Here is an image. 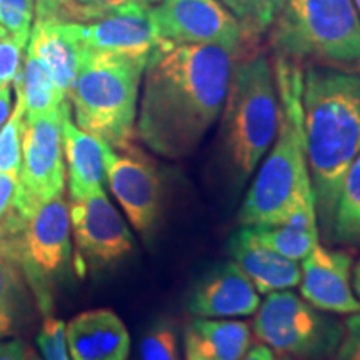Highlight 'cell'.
Returning <instances> with one entry per match:
<instances>
[{
	"label": "cell",
	"instance_id": "cell-1",
	"mask_svg": "<svg viewBox=\"0 0 360 360\" xmlns=\"http://www.w3.org/2000/svg\"><path fill=\"white\" fill-rule=\"evenodd\" d=\"M238 49L162 42L148 57L137 110L139 139L157 155L186 159L222 114Z\"/></svg>",
	"mask_w": 360,
	"mask_h": 360
},
{
	"label": "cell",
	"instance_id": "cell-2",
	"mask_svg": "<svg viewBox=\"0 0 360 360\" xmlns=\"http://www.w3.org/2000/svg\"><path fill=\"white\" fill-rule=\"evenodd\" d=\"M302 115L317 222L328 238L345 174L360 154L359 72L309 65Z\"/></svg>",
	"mask_w": 360,
	"mask_h": 360
},
{
	"label": "cell",
	"instance_id": "cell-3",
	"mask_svg": "<svg viewBox=\"0 0 360 360\" xmlns=\"http://www.w3.org/2000/svg\"><path fill=\"white\" fill-rule=\"evenodd\" d=\"M278 127L270 154L260 162L238 220L242 225H281L299 210H315L302 115V70L276 58ZM317 212V210H315Z\"/></svg>",
	"mask_w": 360,
	"mask_h": 360
},
{
	"label": "cell",
	"instance_id": "cell-4",
	"mask_svg": "<svg viewBox=\"0 0 360 360\" xmlns=\"http://www.w3.org/2000/svg\"><path fill=\"white\" fill-rule=\"evenodd\" d=\"M148 58L82 47L69 94L74 122L115 150L134 146L139 90Z\"/></svg>",
	"mask_w": 360,
	"mask_h": 360
},
{
	"label": "cell",
	"instance_id": "cell-5",
	"mask_svg": "<svg viewBox=\"0 0 360 360\" xmlns=\"http://www.w3.org/2000/svg\"><path fill=\"white\" fill-rule=\"evenodd\" d=\"M222 114L224 157L233 182L242 186L257 170L278 127L276 74L264 52L238 51Z\"/></svg>",
	"mask_w": 360,
	"mask_h": 360
},
{
	"label": "cell",
	"instance_id": "cell-6",
	"mask_svg": "<svg viewBox=\"0 0 360 360\" xmlns=\"http://www.w3.org/2000/svg\"><path fill=\"white\" fill-rule=\"evenodd\" d=\"M270 29L276 58L360 74V15L354 0H285Z\"/></svg>",
	"mask_w": 360,
	"mask_h": 360
},
{
	"label": "cell",
	"instance_id": "cell-7",
	"mask_svg": "<svg viewBox=\"0 0 360 360\" xmlns=\"http://www.w3.org/2000/svg\"><path fill=\"white\" fill-rule=\"evenodd\" d=\"M69 204L64 195L45 202L30 217L7 215L0 222V242L24 274L39 312L53 315L56 292L72 262Z\"/></svg>",
	"mask_w": 360,
	"mask_h": 360
},
{
	"label": "cell",
	"instance_id": "cell-8",
	"mask_svg": "<svg viewBox=\"0 0 360 360\" xmlns=\"http://www.w3.org/2000/svg\"><path fill=\"white\" fill-rule=\"evenodd\" d=\"M255 335L267 347L299 360H323L339 347L344 326L290 290L270 292L259 305Z\"/></svg>",
	"mask_w": 360,
	"mask_h": 360
},
{
	"label": "cell",
	"instance_id": "cell-9",
	"mask_svg": "<svg viewBox=\"0 0 360 360\" xmlns=\"http://www.w3.org/2000/svg\"><path fill=\"white\" fill-rule=\"evenodd\" d=\"M65 177L58 112L25 117L19 192L12 212L24 219L30 217L45 202L64 195Z\"/></svg>",
	"mask_w": 360,
	"mask_h": 360
},
{
	"label": "cell",
	"instance_id": "cell-10",
	"mask_svg": "<svg viewBox=\"0 0 360 360\" xmlns=\"http://www.w3.org/2000/svg\"><path fill=\"white\" fill-rule=\"evenodd\" d=\"M69 217L79 274L89 269L109 267L132 252V232L103 191L87 199L70 200Z\"/></svg>",
	"mask_w": 360,
	"mask_h": 360
},
{
	"label": "cell",
	"instance_id": "cell-11",
	"mask_svg": "<svg viewBox=\"0 0 360 360\" xmlns=\"http://www.w3.org/2000/svg\"><path fill=\"white\" fill-rule=\"evenodd\" d=\"M105 179L125 215L141 233L155 229L162 210V180L157 165L135 146L103 147Z\"/></svg>",
	"mask_w": 360,
	"mask_h": 360
},
{
	"label": "cell",
	"instance_id": "cell-12",
	"mask_svg": "<svg viewBox=\"0 0 360 360\" xmlns=\"http://www.w3.org/2000/svg\"><path fill=\"white\" fill-rule=\"evenodd\" d=\"M152 20L160 42L242 49V29L220 0H157Z\"/></svg>",
	"mask_w": 360,
	"mask_h": 360
},
{
	"label": "cell",
	"instance_id": "cell-13",
	"mask_svg": "<svg viewBox=\"0 0 360 360\" xmlns=\"http://www.w3.org/2000/svg\"><path fill=\"white\" fill-rule=\"evenodd\" d=\"M65 29L84 49L150 57L162 44L152 20V4H129L87 22L64 20Z\"/></svg>",
	"mask_w": 360,
	"mask_h": 360
},
{
	"label": "cell",
	"instance_id": "cell-14",
	"mask_svg": "<svg viewBox=\"0 0 360 360\" xmlns=\"http://www.w3.org/2000/svg\"><path fill=\"white\" fill-rule=\"evenodd\" d=\"M259 305L257 289L233 260L202 274L187 297L188 312L202 319L244 317L254 314Z\"/></svg>",
	"mask_w": 360,
	"mask_h": 360
},
{
	"label": "cell",
	"instance_id": "cell-15",
	"mask_svg": "<svg viewBox=\"0 0 360 360\" xmlns=\"http://www.w3.org/2000/svg\"><path fill=\"white\" fill-rule=\"evenodd\" d=\"M352 257L344 250L317 245L302 259L300 292L315 309L332 314H357L360 300L350 283Z\"/></svg>",
	"mask_w": 360,
	"mask_h": 360
},
{
	"label": "cell",
	"instance_id": "cell-16",
	"mask_svg": "<svg viewBox=\"0 0 360 360\" xmlns=\"http://www.w3.org/2000/svg\"><path fill=\"white\" fill-rule=\"evenodd\" d=\"M62 148L67 165V187L70 200H82L103 191L105 182V142L85 132L72 117L70 102L65 101L58 110Z\"/></svg>",
	"mask_w": 360,
	"mask_h": 360
},
{
	"label": "cell",
	"instance_id": "cell-17",
	"mask_svg": "<svg viewBox=\"0 0 360 360\" xmlns=\"http://www.w3.org/2000/svg\"><path fill=\"white\" fill-rule=\"evenodd\" d=\"M227 250L260 294L289 290L299 285V262L265 245L250 225H242L232 233Z\"/></svg>",
	"mask_w": 360,
	"mask_h": 360
},
{
	"label": "cell",
	"instance_id": "cell-18",
	"mask_svg": "<svg viewBox=\"0 0 360 360\" xmlns=\"http://www.w3.org/2000/svg\"><path fill=\"white\" fill-rule=\"evenodd\" d=\"M65 337L72 360H129V330L110 309L75 315L65 323Z\"/></svg>",
	"mask_w": 360,
	"mask_h": 360
},
{
	"label": "cell",
	"instance_id": "cell-19",
	"mask_svg": "<svg viewBox=\"0 0 360 360\" xmlns=\"http://www.w3.org/2000/svg\"><path fill=\"white\" fill-rule=\"evenodd\" d=\"M27 47L45 65L58 92L69 98L77 75L82 45L65 29L64 20H34Z\"/></svg>",
	"mask_w": 360,
	"mask_h": 360
},
{
	"label": "cell",
	"instance_id": "cell-20",
	"mask_svg": "<svg viewBox=\"0 0 360 360\" xmlns=\"http://www.w3.org/2000/svg\"><path fill=\"white\" fill-rule=\"evenodd\" d=\"M249 349L245 322L195 317L186 328V360H240Z\"/></svg>",
	"mask_w": 360,
	"mask_h": 360
},
{
	"label": "cell",
	"instance_id": "cell-21",
	"mask_svg": "<svg viewBox=\"0 0 360 360\" xmlns=\"http://www.w3.org/2000/svg\"><path fill=\"white\" fill-rule=\"evenodd\" d=\"M30 294L22 269L0 242V340L13 337L29 314Z\"/></svg>",
	"mask_w": 360,
	"mask_h": 360
},
{
	"label": "cell",
	"instance_id": "cell-22",
	"mask_svg": "<svg viewBox=\"0 0 360 360\" xmlns=\"http://www.w3.org/2000/svg\"><path fill=\"white\" fill-rule=\"evenodd\" d=\"M12 85L24 101L25 117L57 114L62 103L69 101L58 92L45 65L29 47L25 49L20 70Z\"/></svg>",
	"mask_w": 360,
	"mask_h": 360
},
{
	"label": "cell",
	"instance_id": "cell-23",
	"mask_svg": "<svg viewBox=\"0 0 360 360\" xmlns=\"http://www.w3.org/2000/svg\"><path fill=\"white\" fill-rule=\"evenodd\" d=\"M328 240L360 247V154L345 174Z\"/></svg>",
	"mask_w": 360,
	"mask_h": 360
},
{
	"label": "cell",
	"instance_id": "cell-24",
	"mask_svg": "<svg viewBox=\"0 0 360 360\" xmlns=\"http://www.w3.org/2000/svg\"><path fill=\"white\" fill-rule=\"evenodd\" d=\"M242 29V44L255 42L276 22L285 0H220Z\"/></svg>",
	"mask_w": 360,
	"mask_h": 360
},
{
	"label": "cell",
	"instance_id": "cell-25",
	"mask_svg": "<svg viewBox=\"0 0 360 360\" xmlns=\"http://www.w3.org/2000/svg\"><path fill=\"white\" fill-rule=\"evenodd\" d=\"M254 231L265 245L297 262L307 257L310 250L319 244V229L281 224L270 225V227H254Z\"/></svg>",
	"mask_w": 360,
	"mask_h": 360
},
{
	"label": "cell",
	"instance_id": "cell-26",
	"mask_svg": "<svg viewBox=\"0 0 360 360\" xmlns=\"http://www.w3.org/2000/svg\"><path fill=\"white\" fill-rule=\"evenodd\" d=\"M15 92V90H13ZM25 129V105L20 94L15 92V107L4 127L0 129V172L19 177L22 165V139Z\"/></svg>",
	"mask_w": 360,
	"mask_h": 360
},
{
	"label": "cell",
	"instance_id": "cell-27",
	"mask_svg": "<svg viewBox=\"0 0 360 360\" xmlns=\"http://www.w3.org/2000/svg\"><path fill=\"white\" fill-rule=\"evenodd\" d=\"M142 360H179V340L174 323L170 321L155 322L141 342Z\"/></svg>",
	"mask_w": 360,
	"mask_h": 360
},
{
	"label": "cell",
	"instance_id": "cell-28",
	"mask_svg": "<svg viewBox=\"0 0 360 360\" xmlns=\"http://www.w3.org/2000/svg\"><path fill=\"white\" fill-rule=\"evenodd\" d=\"M35 342H37L42 360H72L69 347H67L65 322L60 319L53 315L44 317Z\"/></svg>",
	"mask_w": 360,
	"mask_h": 360
},
{
	"label": "cell",
	"instance_id": "cell-29",
	"mask_svg": "<svg viewBox=\"0 0 360 360\" xmlns=\"http://www.w3.org/2000/svg\"><path fill=\"white\" fill-rule=\"evenodd\" d=\"M35 0H0V25L8 35H30Z\"/></svg>",
	"mask_w": 360,
	"mask_h": 360
},
{
	"label": "cell",
	"instance_id": "cell-30",
	"mask_svg": "<svg viewBox=\"0 0 360 360\" xmlns=\"http://www.w3.org/2000/svg\"><path fill=\"white\" fill-rule=\"evenodd\" d=\"M30 35H7L0 39V90L13 84Z\"/></svg>",
	"mask_w": 360,
	"mask_h": 360
},
{
	"label": "cell",
	"instance_id": "cell-31",
	"mask_svg": "<svg viewBox=\"0 0 360 360\" xmlns=\"http://www.w3.org/2000/svg\"><path fill=\"white\" fill-rule=\"evenodd\" d=\"M72 2H74V11L70 22H87L112 8L129 6V4H155L157 0H72Z\"/></svg>",
	"mask_w": 360,
	"mask_h": 360
},
{
	"label": "cell",
	"instance_id": "cell-32",
	"mask_svg": "<svg viewBox=\"0 0 360 360\" xmlns=\"http://www.w3.org/2000/svg\"><path fill=\"white\" fill-rule=\"evenodd\" d=\"M332 357L334 360H360V312L352 314L345 321L344 335Z\"/></svg>",
	"mask_w": 360,
	"mask_h": 360
},
{
	"label": "cell",
	"instance_id": "cell-33",
	"mask_svg": "<svg viewBox=\"0 0 360 360\" xmlns=\"http://www.w3.org/2000/svg\"><path fill=\"white\" fill-rule=\"evenodd\" d=\"M74 2L72 0H35L34 20H70Z\"/></svg>",
	"mask_w": 360,
	"mask_h": 360
},
{
	"label": "cell",
	"instance_id": "cell-34",
	"mask_svg": "<svg viewBox=\"0 0 360 360\" xmlns=\"http://www.w3.org/2000/svg\"><path fill=\"white\" fill-rule=\"evenodd\" d=\"M19 192V177L0 172V222L11 214Z\"/></svg>",
	"mask_w": 360,
	"mask_h": 360
},
{
	"label": "cell",
	"instance_id": "cell-35",
	"mask_svg": "<svg viewBox=\"0 0 360 360\" xmlns=\"http://www.w3.org/2000/svg\"><path fill=\"white\" fill-rule=\"evenodd\" d=\"M29 350L20 339L0 340V360H29Z\"/></svg>",
	"mask_w": 360,
	"mask_h": 360
},
{
	"label": "cell",
	"instance_id": "cell-36",
	"mask_svg": "<svg viewBox=\"0 0 360 360\" xmlns=\"http://www.w3.org/2000/svg\"><path fill=\"white\" fill-rule=\"evenodd\" d=\"M240 360H278L276 352L265 344H259L250 347Z\"/></svg>",
	"mask_w": 360,
	"mask_h": 360
},
{
	"label": "cell",
	"instance_id": "cell-37",
	"mask_svg": "<svg viewBox=\"0 0 360 360\" xmlns=\"http://www.w3.org/2000/svg\"><path fill=\"white\" fill-rule=\"evenodd\" d=\"M12 112V85L0 90V129L7 122Z\"/></svg>",
	"mask_w": 360,
	"mask_h": 360
},
{
	"label": "cell",
	"instance_id": "cell-38",
	"mask_svg": "<svg viewBox=\"0 0 360 360\" xmlns=\"http://www.w3.org/2000/svg\"><path fill=\"white\" fill-rule=\"evenodd\" d=\"M352 283H354V290L357 297L360 299V260L355 264L354 267V274H352Z\"/></svg>",
	"mask_w": 360,
	"mask_h": 360
},
{
	"label": "cell",
	"instance_id": "cell-39",
	"mask_svg": "<svg viewBox=\"0 0 360 360\" xmlns=\"http://www.w3.org/2000/svg\"><path fill=\"white\" fill-rule=\"evenodd\" d=\"M29 360H42V359H40V355L35 354L34 350H29Z\"/></svg>",
	"mask_w": 360,
	"mask_h": 360
},
{
	"label": "cell",
	"instance_id": "cell-40",
	"mask_svg": "<svg viewBox=\"0 0 360 360\" xmlns=\"http://www.w3.org/2000/svg\"><path fill=\"white\" fill-rule=\"evenodd\" d=\"M7 35H8V32H7V30H6V29H4V27H2V25H0V39H2V37H7Z\"/></svg>",
	"mask_w": 360,
	"mask_h": 360
},
{
	"label": "cell",
	"instance_id": "cell-41",
	"mask_svg": "<svg viewBox=\"0 0 360 360\" xmlns=\"http://www.w3.org/2000/svg\"><path fill=\"white\" fill-rule=\"evenodd\" d=\"M354 4H355V8H357V12L360 15V0H354Z\"/></svg>",
	"mask_w": 360,
	"mask_h": 360
}]
</instances>
